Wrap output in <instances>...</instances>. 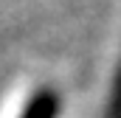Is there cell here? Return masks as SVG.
Returning a JSON list of instances; mask_svg holds the SVG:
<instances>
[{
    "label": "cell",
    "instance_id": "6da1fadb",
    "mask_svg": "<svg viewBox=\"0 0 121 118\" xmlns=\"http://www.w3.org/2000/svg\"><path fill=\"white\" fill-rule=\"evenodd\" d=\"M56 110H59V98L51 90H42V93H37L28 101V107L23 110L20 118H54Z\"/></svg>",
    "mask_w": 121,
    "mask_h": 118
}]
</instances>
